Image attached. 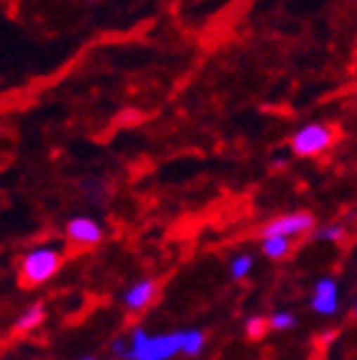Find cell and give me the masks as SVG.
Listing matches in <instances>:
<instances>
[{"label": "cell", "instance_id": "1", "mask_svg": "<svg viewBox=\"0 0 357 360\" xmlns=\"http://www.w3.org/2000/svg\"><path fill=\"white\" fill-rule=\"evenodd\" d=\"M63 263H65L63 248L45 243V245L30 248L28 253L22 255L20 265H18V276H20V283L25 288H38L45 285L51 278H56L58 270L63 268Z\"/></svg>", "mask_w": 357, "mask_h": 360}, {"label": "cell", "instance_id": "2", "mask_svg": "<svg viewBox=\"0 0 357 360\" xmlns=\"http://www.w3.org/2000/svg\"><path fill=\"white\" fill-rule=\"evenodd\" d=\"M180 353L178 333H148L145 328H135L128 338V350L123 360H173Z\"/></svg>", "mask_w": 357, "mask_h": 360}, {"label": "cell", "instance_id": "3", "mask_svg": "<svg viewBox=\"0 0 357 360\" xmlns=\"http://www.w3.org/2000/svg\"><path fill=\"white\" fill-rule=\"evenodd\" d=\"M335 143V130L327 123H307L297 128L290 138V148L297 158H315L330 150Z\"/></svg>", "mask_w": 357, "mask_h": 360}, {"label": "cell", "instance_id": "4", "mask_svg": "<svg viewBox=\"0 0 357 360\" xmlns=\"http://www.w3.org/2000/svg\"><path fill=\"white\" fill-rule=\"evenodd\" d=\"M313 231H315V215L307 213V210H292V213H283L270 220V223H265L260 236L263 238L280 236V238L292 240V238L307 236V233H313Z\"/></svg>", "mask_w": 357, "mask_h": 360}, {"label": "cell", "instance_id": "5", "mask_svg": "<svg viewBox=\"0 0 357 360\" xmlns=\"http://www.w3.org/2000/svg\"><path fill=\"white\" fill-rule=\"evenodd\" d=\"M65 238L78 248H93L105 238L103 225L90 215H75L65 223Z\"/></svg>", "mask_w": 357, "mask_h": 360}, {"label": "cell", "instance_id": "6", "mask_svg": "<svg viewBox=\"0 0 357 360\" xmlns=\"http://www.w3.org/2000/svg\"><path fill=\"white\" fill-rule=\"evenodd\" d=\"M310 308L323 318H330L340 310V285L335 278H320L310 295Z\"/></svg>", "mask_w": 357, "mask_h": 360}, {"label": "cell", "instance_id": "7", "mask_svg": "<svg viewBox=\"0 0 357 360\" xmlns=\"http://www.w3.org/2000/svg\"><path fill=\"white\" fill-rule=\"evenodd\" d=\"M157 292H160V285H157L155 278H143V281L133 283V285L125 290L123 305L130 313H140V310L150 308V305L155 303Z\"/></svg>", "mask_w": 357, "mask_h": 360}, {"label": "cell", "instance_id": "8", "mask_svg": "<svg viewBox=\"0 0 357 360\" xmlns=\"http://www.w3.org/2000/svg\"><path fill=\"white\" fill-rule=\"evenodd\" d=\"M205 330L200 328H190V330H180V353L188 355V358H197V355L205 350Z\"/></svg>", "mask_w": 357, "mask_h": 360}, {"label": "cell", "instance_id": "9", "mask_svg": "<svg viewBox=\"0 0 357 360\" xmlns=\"http://www.w3.org/2000/svg\"><path fill=\"white\" fill-rule=\"evenodd\" d=\"M45 321V305L43 303H33L28 305V308L22 310L20 315H18L15 326H13V330L15 333H30L35 330V328H40Z\"/></svg>", "mask_w": 357, "mask_h": 360}, {"label": "cell", "instance_id": "10", "mask_svg": "<svg viewBox=\"0 0 357 360\" xmlns=\"http://www.w3.org/2000/svg\"><path fill=\"white\" fill-rule=\"evenodd\" d=\"M260 250H263L265 258H270V260H283V258H287V255H290L292 240H287V238H280V236L263 238V243H260Z\"/></svg>", "mask_w": 357, "mask_h": 360}, {"label": "cell", "instance_id": "11", "mask_svg": "<svg viewBox=\"0 0 357 360\" xmlns=\"http://www.w3.org/2000/svg\"><path fill=\"white\" fill-rule=\"evenodd\" d=\"M252 268H255V258H252L250 253L233 255V258H230V265H228L230 278H233V281H245V278L252 273Z\"/></svg>", "mask_w": 357, "mask_h": 360}, {"label": "cell", "instance_id": "12", "mask_svg": "<svg viewBox=\"0 0 357 360\" xmlns=\"http://www.w3.org/2000/svg\"><path fill=\"white\" fill-rule=\"evenodd\" d=\"M268 321V328L270 330H278V333H285V330H292L297 326V315L290 313V310H275L273 315L265 318Z\"/></svg>", "mask_w": 357, "mask_h": 360}, {"label": "cell", "instance_id": "13", "mask_svg": "<svg viewBox=\"0 0 357 360\" xmlns=\"http://www.w3.org/2000/svg\"><path fill=\"white\" fill-rule=\"evenodd\" d=\"M315 240H325V243H342L347 238V231L342 223H327L318 231H313Z\"/></svg>", "mask_w": 357, "mask_h": 360}, {"label": "cell", "instance_id": "14", "mask_svg": "<svg viewBox=\"0 0 357 360\" xmlns=\"http://www.w3.org/2000/svg\"><path fill=\"white\" fill-rule=\"evenodd\" d=\"M265 330H268V321H265V315H250L245 321V335L257 340V338H263Z\"/></svg>", "mask_w": 357, "mask_h": 360}, {"label": "cell", "instance_id": "15", "mask_svg": "<svg viewBox=\"0 0 357 360\" xmlns=\"http://www.w3.org/2000/svg\"><path fill=\"white\" fill-rule=\"evenodd\" d=\"M125 350H128V340H125V338H112V340H110V353L115 355V358L123 360Z\"/></svg>", "mask_w": 357, "mask_h": 360}, {"label": "cell", "instance_id": "16", "mask_svg": "<svg viewBox=\"0 0 357 360\" xmlns=\"http://www.w3.org/2000/svg\"><path fill=\"white\" fill-rule=\"evenodd\" d=\"M80 360H100V358H95V355H85V358H80Z\"/></svg>", "mask_w": 357, "mask_h": 360}]
</instances>
